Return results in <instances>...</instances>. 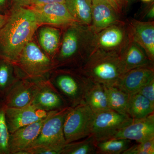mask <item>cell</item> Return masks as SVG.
<instances>
[{"label":"cell","instance_id":"1","mask_svg":"<svg viewBox=\"0 0 154 154\" xmlns=\"http://www.w3.org/2000/svg\"><path fill=\"white\" fill-rule=\"evenodd\" d=\"M8 14L0 29V57L15 64L39 25L34 12L28 7L13 6Z\"/></svg>","mask_w":154,"mask_h":154},{"label":"cell","instance_id":"2","mask_svg":"<svg viewBox=\"0 0 154 154\" xmlns=\"http://www.w3.org/2000/svg\"><path fill=\"white\" fill-rule=\"evenodd\" d=\"M60 46L53 61L56 68H80L94 50L95 32L76 23L64 28Z\"/></svg>","mask_w":154,"mask_h":154},{"label":"cell","instance_id":"3","mask_svg":"<svg viewBox=\"0 0 154 154\" xmlns=\"http://www.w3.org/2000/svg\"><path fill=\"white\" fill-rule=\"evenodd\" d=\"M70 107L49 112L36 139L20 154H60L66 144L64 122Z\"/></svg>","mask_w":154,"mask_h":154},{"label":"cell","instance_id":"4","mask_svg":"<svg viewBox=\"0 0 154 154\" xmlns=\"http://www.w3.org/2000/svg\"><path fill=\"white\" fill-rule=\"evenodd\" d=\"M79 69L92 82L105 86L115 85L127 72L119 54L97 49Z\"/></svg>","mask_w":154,"mask_h":154},{"label":"cell","instance_id":"5","mask_svg":"<svg viewBox=\"0 0 154 154\" xmlns=\"http://www.w3.org/2000/svg\"><path fill=\"white\" fill-rule=\"evenodd\" d=\"M48 80L70 107L85 102L86 91L92 82L79 68L54 69Z\"/></svg>","mask_w":154,"mask_h":154},{"label":"cell","instance_id":"6","mask_svg":"<svg viewBox=\"0 0 154 154\" xmlns=\"http://www.w3.org/2000/svg\"><path fill=\"white\" fill-rule=\"evenodd\" d=\"M15 65L22 78L36 82L48 79L56 69L52 59L32 39L22 50Z\"/></svg>","mask_w":154,"mask_h":154},{"label":"cell","instance_id":"7","mask_svg":"<svg viewBox=\"0 0 154 154\" xmlns=\"http://www.w3.org/2000/svg\"><path fill=\"white\" fill-rule=\"evenodd\" d=\"M95 114L85 102L70 108L63 125L66 144L91 134Z\"/></svg>","mask_w":154,"mask_h":154},{"label":"cell","instance_id":"8","mask_svg":"<svg viewBox=\"0 0 154 154\" xmlns=\"http://www.w3.org/2000/svg\"><path fill=\"white\" fill-rule=\"evenodd\" d=\"M129 39L127 24L121 21L95 32L94 50L119 55Z\"/></svg>","mask_w":154,"mask_h":154},{"label":"cell","instance_id":"9","mask_svg":"<svg viewBox=\"0 0 154 154\" xmlns=\"http://www.w3.org/2000/svg\"><path fill=\"white\" fill-rule=\"evenodd\" d=\"M127 114L108 110L96 113L91 135L96 142L111 138L132 121Z\"/></svg>","mask_w":154,"mask_h":154},{"label":"cell","instance_id":"10","mask_svg":"<svg viewBox=\"0 0 154 154\" xmlns=\"http://www.w3.org/2000/svg\"><path fill=\"white\" fill-rule=\"evenodd\" d=\"M34 12L38 25L48 24L65 28L79 23L65 3H54L28 7Z\"/></svg>","mask_w":154,"mask_h":154},{"label":"cell","instance_id":"11","mask_svg":"<svg viewBox=\"0 0 154 154\" xmlns=\"http://www.w3.org/2000/svg\"><path fill=\"white\" fill-rule=\"evenodd\" d=\"M31 104L47 112L69 107L48 79L38 81Z\"/></svg>","mask_w":154,"mask_h":154},{"label":"cell","instance_id":"12","mask_svg":"<svg viewBox=\"0 0 154 154\" xmlns=\"http://www.w3.org/2000/svg\"><path fill=\"white\" fill-rule=\"evenodd\" d=\"M38 81L20 79L11 87L1 101L5 107L19 108L30 105L36 92Z\"/></svg>","mask_w":154,"mask_h":154},{"label":"cell","instance_id":"13","mask_svg":"<svg viewBox=\"0 0 154 154\" xmlns=\"http://www.w3.org/2000/svg\"><path fill=\"white\" fill-rule=\"evenodd\" d=\"M49 112L32 104L19 108L5 107V114L9 132L12 133L20 128L42 119Z\"/></svg>","mask_w":154,"mask_h":154},{"label":"cell","instance_id":"14","mask_svg":"<svg viewBox=\"0 0 154 154\" xmlns=\"http://www.w3.org/2000/svg\"><path fill=\"white\" fill-rule=\"evenodd\" d=\"M129 38L144 50L149 59L154 61V22L132 19L127 23Z\"/></svg>","mask_w":154,"mask_h":154},{"label":"cell","instance_id":"15","mask_svg":"<svg viewBox=\"0 0 154 154\" xmlns=\"http://www.w3.org/2000/svg\"><path fill=\"white\" fill-rule=\"evenodd\" d=\"M113 137L126 139L137 143L154 139V113L144 118L133 119Z\"/></svg>","mask_w":154,"mask_h":154},{"label":"cell","instance_id":"16","mask_svg":"<svg viewBox=\"0 0 154 154\" xmlns=\"http://www.w3.org/2000/svg\"><path fill=\"white\" fill-rule=\"evenodd\" d=\"M48 116L42 119L20 128L10 134L9 142L10 154H20L36 139L47 119Z\"/></svg>","mask_w":154,"mask_h":154},{"label":"cell","instance_id":"17","mask_svg":"<svg viewBox=\"0 0 154 154\" xmlns=\"http://www.w3.org/2000/svg\"><path fill=\"white\" fill-rule=\"evenodd\" d=\"M153 79L154 66L140 67L125 72L115 86L131 95L137 93L144 85Z\"/></svg>","mask_w":154,"mask_h":154},{"label":"cell","instance_id":"18","mask_svg":"<svg viewBox=\"0 0 154 154\" xmlns=\"http://www.w3.org/2000/svg\"><path fill=\"white\" fill-rule=\"evenodd\" d=\"M119 14L110 4L102 0H92L91 28L97 32L121 22Z\"/></svg>","mask_w":154,"mask_h":154},{"label":"cell","instance_id":"19","mask_svg":"<svg viewBox=\"0 0 154 154\" xmlns=\"http://www.w3.org/2000/svg\"><path fill=\"white\" fill-rule=\"evenodd\" d=\"M119 56L126 71L140 67L154 66V63L142 48L130 38Z\"/></svg>","mask_w":154,"mask_h":154},{"label":"cell","instance_id":"20","mask_svg":"<svg viewBox=\"0 0 154 154\" xmlns=\"http://www.w3.org/2000/svg\"><path fill=\"white\" fill-rule=\"evenodd\" d=\"M61 31L58 28L44 26L38 31V40L42 49L53 60L57 53L61 40Z\"/></svg>","mask_w":154,"mask_h":154},{"label":"cell","instance_id":"21","mask_svg":"<svg viewBox=\"0 0 154 154\" xmlns=\"http://www.w3.org/2000/svg\"><path fill=\"white\" fill-rule=\"evenodd\" d=\"M84 102L95 113L111 110L108 106L105 87L91 82L85 94Z\"/></svg>","mask_w":154,"mask_h":154},{"label":"cell","instance_id":"22","mask_svg":"<svg viewBox=\"0 0 154 154\" xmlns=\"http://www.w3.org/2000/svg\"><path fill=\"white\" fill-rule=\"evenodd\" d=\"M64 3L69 12L79 24L91 27L92 0H65Z\"/></svg>","mask_w":154,"mask_h":154},{"label":"cell","instance_id":"23","mask_svg":"<svg viewBox=\"0 0 154 154\" xmlns=\"http://www.w3.org/2000/svg\"><path fill=\"white\" fill-rule=\"evenodd\" d=\"M22 79L16 65L0 57V95L1 98Z\"/></svg>","mask_w":154,"mask_h":154},{"label":"cell","instance_id":"24","mask_svg":"<svg viewBox=\"0 0 154 154\" xmlns=\"http://www.w3.org/2000/svg\"><path fill=\"white\" fill-rule=\"evenodd\" d=\"M154 113V105L138 93L130 95L127 114L132 119L144 118Z\"/></svg>","mask_w":154,"mask_h":154},{"label":"cell","instance_id":"25","mask_svg":"<svg viewBox=\"0 0 154 154\" xmlns=\"http://www.w3.org/2000/svg\"><path fill=\"white\" fill-rule=\"evenodd\" d=\"M104 87L110 109L128 115V107L130 95L115 85Z\"/></svg>","mask_w":154,"mask_h":154},{"label":"cell","instance_id":"26","mask_svg":"<svg viewBox=\"0 0 154 154\" xmlns=\"http://www.w3.org/2000/svg\"><path fill=\"white\" fill-rule=\"evenodd\" d=\"M132 145V141L130 140L122 138H111L97 142L96 154H122Z\"/></svg>","mask_w":154,"mask_h":154},{"label":"cell","instance_id":"27","mask_svg":"<svg viewBox=\"0 0 154 154\" xmlns=\"http://www.w3.org/2000/svg\"><path fill=\"white\" fill-rule=\"evenodd\" d=\"M97 142L92 135L66 143L60 154H96Z\"/></svg>","mask_w":154,"mask_h":154},{"label":"cell","instance_id":"28","mask_svg":"<svg viewBox=\"0 0 154 154\" xmlns=\"http://www.w3.org/2000/svg\"><path fill=\"white\" fill-rule=\"evenodd\" d=\"M5 109V107L0 99V154H10L9 147L10 133L6 122Z\"/></svg>","mask_w":154,"mask_h":154},{"label":"cell","instance_id":"29","mask_svg":"<svg viewBox=\"0 0 154 154\" xmlns=\"http://www.w3.org/2000/svg\"><path fill=\"white\" fill-rule=\"evenodd\" d=\"M154 139L132 145L122 154H154Z\"/></svg>","mask_w":154,"mask_h":154},{"label":"cell","instance_id":"30","mask_svg":"<svg viewBox=\"0 0 154 154\" xmlns=\"http://www.w3.org/2000/svg\"><path fill=\"white\" fill-rule=\"evenodd\" d=\"M137 93L148 99L154 105V79L150 80L144 85Z\"/></svg>","mask_w":154,"mask_h":154},{"label":"cell","instance_id":"31","mask_svg":"<svg viewBox=\"0 0 154 154\" xmlns=\"http://www.w3.org/2000/svg\"><path fill=\"white\" fill-rule=\"evenodd\" d=\"M64 2L65 0H31L30 6L40 5L50 3Z\"/></svg>","mask_w":154,"mask_h":154},{"label":"cell","instance_id":"32","mask_svg":"<svg viewBox=\"0 0 154 154\" xmlns=\"http://www.w3.org/2000/svg\"><path fill=\"white\" fill-rule=\"evenodd\" d=\"M13 6L29 7L31 4V0H13Z\"/></svg>","mask_w":154,"mask_h":154},{"label":"cell","instance_id":"33","mask_svg":"<svg viewBox=\"0 0 154 154\" xmlns=\"http://www.w3.org/2000/svg\"><path fill=\"white\" fill-rule=\"evenodd\" d=\"M146 19H148L149 21H152L154 18V4L152 5L148 9L145 14Z\"/></svg>","mask_w":154,"mask_h":154},{"label":"cell","instance_id":"34","mask_svg":"<svg viewBox=\"0 0 154 154\" xmlns=\"http://www.w3.org/2000/svg\"><path fill=\"white\" fill-rule=\"evenodd\" d=\"M8 0H0V13L6 14L8 13L7 11Z\"/></svg>","mask_w":154,"mask_h":154},{"label":"cell","instance_id":"35","mask_svg":"<svg viewBox=\"0 0 154 154\" xmlns=\"http://www.w3.org/2000/svg\"><path fill=\"white\" fill-rule=\"evenodd\" d=\"M117 4V5L119 7L121 11L123 8H125L128 5L131 0H114Z\"/></svg>","mask_w":154,"mask_h":154},{"label":"cell","instance_id":"36","mask_svg":"<svg viewBox=\"0 0 154 154\" xmlns=\"http://www.w3.org/2000/svg\"><path fill=\"white\" fill-rule=\"evenodd\" d=\"M102 1H105V2H107V3H109V4H110V5L114 8L116 11L118 12L119 14H121L122 11L120 10V8H119L118 6L117 5V4H116L114 0H102Z\"/></svg>","mask_w":154,"mask_h":154},{"label":"cell","instance_id":"37","mask_svg":"<svg viewBox=\"0 0 154 154\" xmlns=\"http://www.w3.org/2000/svg\"><path fill=\"white\" fill-rule=\"evenodd\" d=\"M8 14H3L0 13V29L3 27L8 19Z\"/></svg>","mask_w":154,"mask_h":154},{"label":"cell","instance_id":"38","mask_svg":"<svg viewBox=\"0 0 154 154\" xmlns=\"http://www.w3.org/2000/svg\"><path fill=\"white\" fill-rule=\"evenodd\" d=\"M143 2H151L152 0H141Z\"/></svg>","mask_w":154,"mask_h":154},{"label":"cell","instance_id":"39","mask_svg":"<svg viewBox=\"0 0 154 154\" xmlns=\"http://www.w3.org/2000/svg\"><path fill=\"white\" fill-rule=\"evenodd\" d=\"M1 99V95H0V99Z\"/></svg>","mask_w":154,"mask_h":154}]
</instances>
